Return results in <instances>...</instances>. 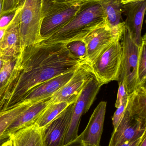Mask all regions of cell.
<instances>
[{
  "mask_svg": "<svg viewBox=\"0 0 146 146\" xmlns=\"http://www.w3.org/2000/svg\"><path fill=\"white\" fill-rule=\"evenodd\" d=\"M85 62L71 54L65 43L43 38L25 48L1 100L0 110L19 105L32 89L54 77L75 70Z\"/></svg>",
  "mask_w": 146,
  "mask_h": 146,
  "instance_id": "1",
  "label": "cell"
},
{
  "mask_svg": "<svg viewBox=\"0 0 146 146\" xmlns=\"http://www.w3.org/2000/svg\"><path fill=\"white\" fill-rule=\"evenodd\" d=\"M103 21L99 1L85 3L67 24L45 38L52 42L65 43L83 40Z\"/></svg>",
  "mask_w": 146,
  "mask_h": 146,
  "instance_id": "2",
  "label": "cell"
},
{
  "mask_svg": "<svg viewBox=\"0 0 146 146\" xmlns=\"http://www.w3.org/2000/svg\"><path fill=\"white\" fill-rule=\"evenodd\" d=\"M43 0H20L19 31L21 52L43 39L40 34L44 18Z\"/></svg>",
  "mask_w": 146,
  "mask_h": 146,
  "instance_id": "3",
  "label": "cell"
},
{
  "mask_svg": "<svg viewBox=\"0 0 146 146\" xmlns=\"http://www.w3.org/2000/svg\"><path fill=\"white\" fill-rule=\"evenodd\" d=\"M85 3L68 4L43 0L44 18L40 30L42 38L49 37L67 24Z\"/></svg>",
  "mask_w": 146,
  "mask_h": 146,
  "instance_id": "4",
  "label": "cell"
},
{
  "mask_svg": "<svg viewBox=\"0 0 146 146\" xmlns=\"http://www.w3.org/2000/svg\"><path fill=\"white\" fill-rule=\"evenodd\" d=\"M123 54L117 81L124 83L129 95L138 88V63L139 46L133 40L124 26L122 36Z\"/></svg>",
  "mask_w": 146,
  "mask_h": 146,
  "instance_id": "5",
  "label": "cell"
},
{
  "mask_svg": "<svg viewBox=\"0 0 146 146\" xmlns=\"http://www.w3.org/2000/svg\"><path fill=\"white\" fill-rule=\"evenodd\" d=\"M122 54L120 41H115L105 49L91 65L93 75L102 85L117 81Z\"/></svg>",
  "mask_w": 146,
  "mask_h": 146,
  "instance_id": "6",
  "label": "cell"
},
{
  "mask_svg": "<svg viewBox=\"0 0 146 146\" xmlns=\"http://www.w3.org/2000/svg\"><path fill=\"white\" fill-rule=\"evenodd\" d=\"M102 86L93 75L81 92L74 103L72 117L63 146L73 141L79 136L78 132L81 117L92 105Z\"/></svg>",
  "mask_w": 146,
  "mask_h": 146,
  "instance_id": "7",
  "label": "cell"
},
{
  "mask_svg": "<svg viewBox=\"0 0 146 146\" xmlns=\"http://www.w3.org/2000/svg\"><path fill=\"white\" fill-rule=\"evenodd\" d=\"M93 75L91 65L87 62L81 63L70 80L51 96V103L63 102L71 104L75 102Z\"/></svg>",
  "mask_w": 146,
  "mask_h": 146,
  "instance_id": "8",
  "label": "cell"
},
{
  "mask_svg": "<svg viewBox=\"0 0 146 146\" xmlns=\"http://www.w3.org/2000/svg\"><path fill=\"white\" fill-rule=\"evenodd\" d=\"M145 133L146 121L133 115L127 106L121 122L117 127L114 129L108 146H115L135 140Z\"/></svg>",
  "mask_w": 146,
  "mask_h": 146,
  "instance_id": "9",
  "label": "cell"
},
{
  "mask_svg": "<svg viewBox=\"0 0 146 146\" xmlns=\"http://www.w3.org/2000/svg\"><path fill=\"white\" fill-rule=\"evenodd\" d=\"M122 38L112 31L104 21L82 40L86 47L87 62L91 65L105 49L114 41H120Z\"/></svg>",
  "mask_w": 146,
  "mask_h": 146,
  "instance_id": "10",
  "label": "cell"
},
{
  "mask_svg": "<svg viewBox=\"0 0 146 146\" xmlns=\"http://www.w3.org/2000/svg\"><path fill=\"white\" fill-rule=\"evenodd\" d=\"M74 103L43 128L41 129L46 146H63L72 117Z\"/></svg>",
  "mask_w": 146,
  "mask_h": 146,
  "instance_id": "11",
  "label": "cell"
},
{
  "mask_svg": "<svg viewBox=\"0 0 146 146\" xmlns=\"http://www.w3.org/2000/svg\"><path fill=\"white\" fill-rule=\"evenodd\" d=\"M107 102H100L94 110L84 131L79 135L84 146H100Z\"/></svg>",
  "mask_w": 146,
  "mask_h": 146,
  "instance_id": "12",
  "label": "cell"
},
{
  "mask_svg": "<svg viewBox=\"0 0 146 146\" xmlns=\"http://www.w3.org/2000/svg\"><path fill=\"white\" fill-rule=\"evenodd\" d=\"M0 52L3 60L18 58L21 52L19 7L15 11L13 18L7 25L0 46Z\"/></svg>",
  "mask_w": 146,
  "mask_h": 146,
  "instance_id": "13",
  "label": "cell"
},
{
  "mask_svg": "<svg viewBox=\"0 0 146 146\" xmlns=\"http://www.w3.org/2000/svg\"><path fill=\"white\" fill-rule=\"evenodd\" d=\"M123 9L127 16L124 26L129 31L135 43L140 46L142 41L141 31L146 10V0L123 5Z\"/></svg>",
  "mask_w": 146,
  "mask_h": 146,
  "instance_id": "14",
  "label": "cell"
},
{
  "mask_svg": "<svg viewBox=\"0 0 146 146\" xmlns=\"http://www.w3.org/2000/svg\"><path fill=\"white\" fill-rule=\"evenodd\" d=\"M76 70L56 76L39 84L32 89L20 104L23 102L34 103L51 98L70 80Z\"/></svg>",
  "mask_w": 146,
  "mask_h": 146,
  "instance_id": "15",
  "label": "cell"
},
{
  "mask_svg": "<svg viewBox=\"0 0 146 146\" xmlns=\"http://www.w3.org/2000/svg\"><path fill=\"white\" fill-rule=\"evenodd\" d=\"M104 21L112 31L122 37L124 22H121V14L123 12V5L119 0H100Z\"/></svg>",
  "mask_w": 146,
  "mask_h": 146,
  "instance_id": "16",
  "label": "cell"
},
{
  "mask_svg": "<svg viewBox=\"0 0 146 146\" xmlns=\"http://www.w3.org/2000/svg\"><path fill=\"white\" fill-rule=\"evenodd\" d=\"M51 97L32 104L9 125L6 133L11 135L19 129L34 124L43 111L51 103Z\"/></svg>",
  "mask_w": 146,
  "mask_h": 146,
  "instance_id": "17",
  "label": "cell"
},
{
  "mask_svg": "<svg viewBox=\"0 0 146 146\" xmlns=\"http://www.w3.org/2000/svg\"><path fill=\"white\" fill-rule=\"evenodd\" d=\"M13 146H46L41 129L35 124L10 135Z\"/></svg>",
  "mask_w": 146,
  "mask_h": 146,
  "instance_id": "18",
  "label": "cell"
},
{
  "mask_svg": "<svg viewBox=\"0 0 146 146\" xmlns=\"http://www.w3.org/2000/svg\"><path fill=\"white\" fill-rule=\"evenodd\" d=\"M70 104L66 102L50 103L37 118L34 124L43 129L61 114Z\"/></svg>",
  "mask_w": 146,
  "mask_h": 146,
  "instance_id": "19",
  "label": "cell"
},
{
  "mask_svg": "<svg viewBox=\"0 0 146 146\" xmlns=\"http://www.w3.org/2000/svg\"><path fill=\"white\" fill-rule=\"evenodd\" d=\"M33 103H21L11 109L0 111V137L9 125Z\"/></svg>",
  "mask_w": 146,
  "mask_h": 146,
  "instance_id": "20",
  "label": "cell"
},
{
  "mask_svg": "<svg viewBox=\"0 0 146 146\" xmlns=\"http://www.w3.org/2000/svg\"><path fill=\"white\" fill-rule=\"evenodd\" d=\"M18 58H11L4 60L3 66L0 71L1 102L6 88L13 78Z\"/></svg>",
  "mask_w": 146,
  "mask_h": 146,
  "instance_id": "21",
  "label": "cell"
},
{
  "mask_svg": "<svg viewBox=\"0 0 146 146\" xmlns=\"http://www.w3.org/2000/svg\"><path fill=\"white\" fill-rule=\"evenodd\" d=\"M146 36L142 37L139 46L138 63V87L146 86Z\"/></svg>",
  "mask_w": 146,
  "mask_h": 146,
  "instance_id": "22",
  "label": "cell"
},
{
  "mask_svg": "<svg viewBox=\"0 0 146 146\" xmlns=\"http://www.w3.org/2000/svg\"><path fill=\"white\" fill-rule=\"evenodd\" d=\"M66 47L74 56L81 61L87 62L86 47L83 40H75L67 43Z\"/></svg>",
  "mask_w": 146,
  "mask_h": 146,
  "instance_id": "23",
  "label": "cell"
},
{
  "mask_svg": "<svg viewBox=\"0 0 146 146\" xmlns=\"http://www.w3.org/2000/svg\"><path fill=\"white\" fill-rule=\"evenodd\" d=\"M128 99V97L123 99L121 105L117 108L116 111L114 113L112 119L114 129H115L117 127L123 117L127 104Z\"/></svg>",
  "mask_w": 146,
  "mask_h": 146,
  "instance_id": "24",
  "label": "cell"
},
{
  "mask_svg": "<svg viewBox=\"0 0 146 146\" xmlns=\"http://www.w3.org/2000/svg\"><path fill=\"white\" fill-rule=\"evenodd\" d=\"M20 0H3L1 17L15 11L19 7Z\"/></svg>",
  "mask_w": 146,
  "mask_h": 146,
  "instance_id": "25",
  "label": "cell"
},
{
  "mask_svg": "<svg viewBox=\"0 0 146 146\" xmlns=\"http://www.w3.org/2000/svg\"><path fill=\"white\" fill-rule=\"evenodd\" d=\"M118 85L119 87L117 92V98L115 104V106L117 108L121 105L123 99L125 98H127L129 96L126 91L124 83L122 82H118Z\"/></svg>",
  "mask_w": 146,
  "mask_h": 146,
  "instance_id": "26",
  "label": "cell"
},
{
  "mask_svg": "<svg viewBox=\"0 0 146 146\" xmlns=\"http://www.w3.org/2000/svg\"><path fill=\"white\" fill-rule=\"evenodd\" d=\"M51 1L60 3H68V4H76V3H84L92 2L98 1L100 0H48Z\"/></svg>",
  "mask_w": 146,
  "mask_h": 146,
  "instance_id": "27",
  "label": "cell"
},
{
  "mask_svg": "<svg viewBox=\"0 0 146 146\" xmlns=\"http://www.w3.org/2000/svg\"><path fill=\"white\" fill-rule=\"evenodd\" d=\"M143 136L141 137L139 139L135 140L133 141H127V142H124V143H122V144H118V145H116L115 146H137L138 144L139 143L140 141L141 140Z\"/></svg>",
  "mask_w": 146,
  "mask_h": 146,
  "instance_id": "28",
  "label": "cell"
},
{
  "mask_svg": "<svg viewBox=\"0 0 146 146\" xmlns=\"http://www.w3.org/2000/svg\"><path fill=\"white\" fill-rule=\"evenodd\" d=\"M63 146H84L79 136L73 141Z\"/></svg>",
  "mask_w": 146,
  "mask_h": 146,
  "instance_id": "29",
  "label": "cell"
},
{
  "mask_svg": "<svg viewBox=\"0 0 146 146\" xmlns=\"http://www.w3.org/2000/svg\"><path fill=\"white\" fill-rule=\"evenodd\" d=\"M9 138H10V135L5 132L4 134L0 137V146L6 141Z\"/></svg>",
  "mask_w": 146,
  "mask_h": 146,
  "instance_id": "30",
  "label": "cell"
},
{
  "mask_svg": "<svg viewBox=\"0 0 146 146\" xmlns=\"http://www.w3.org/2000/svg\"><path fill=\"white\" fill-rule=\"evenodd\" d=\"M0 146H13V140L11 139L10 136V138L7 140L3 143Z\"/></svg>",
  "mask_w": 146,
  "mask_h": 146,
  "instance_id": "31",
  "label": "cell"
},
{
  "mask_svg": "<svg viewBox=\"0 0 146 146\" xmlns=\"http://www.w3.org/2000/svg\"><path fill=\"white\" fill-rule=\"evenodd\" d=\"M7 27L4 28H0V46L3 40V37L5 34V31H6Z\"/></svg>",
  "mask_w": 146,
  "mask_h": 146,
  "instance_id": "32",
  "label": "cell"
},
{
  "mask_svg": "<svg viewBox=\"0 0 146 146\" xmlns=\"http://www.w3.org/2000/svg\"><path fill=\"white\" fill-rule=\"evenodd\" d=\"M137 146H146V133L144 134L141 140Z\"/></svg>",
  "mask_w": 146,
  "mask_h": 146,
  "instance_id": "33",
  "label": "cell"
},
{
  "mask_svg": "<svg viewBox=\"0 0 146 146\" xmlns=\"http://www.w3.org/2000/svg\"><path fill=\"white\" fill-rule=\"evenodd\" d=\"M119 1L123 5H125L130 3L134 2L137 1H142V0H119Z\"/></svg>",
  "mask_w": 146,
  "mask_h": 146,
  "instance_id": "34",
  "label": "cell"
},
{
  "mask_svg": "<svg viewBox=\"0 0 146 146\" xmlns=\"http://www.w3.org/2000/svg\"><path fill=\"white\" fill-rule=\"evenodd\" d=\"M3 63H4V60H3L2 56L1 54V52H0V71L1 69L3 67Z\"/></svg>",
  "mask_w": 146,
  "mask_h": 146,
  "instance_id": "35",
  "label": "cell"
},
{
  "mask_svg": "<svg viewBox=\"0 0 146 146\" xmlns=\"http://www.w3.org/2000/svg\"><path fill=\"white\" fill-rule=\"evenodd\" d=\"M3 1V0H0V19L1 18V12L2 10Z\"/></svg>",
  "mask_w": 146,
  "mask_h": 146,
  "instance_id": "36",
  "label": "cell"
},
{
  "mask_svg": "<svg viewBox=\"0 0 146 146\" xmlns=\"http://www.w3.org/2000/svg\"><path fill=\"white\" fill-rule=\"evenodd\" d=\"M1 101H0V106H1Z\"/></svg>",
  "mask_w": 146,
  "mask_h": 146,
  "instance_id": "37",
  "label": "cell"
}]
</instances>
